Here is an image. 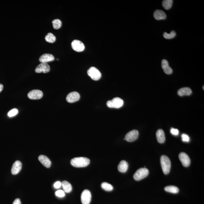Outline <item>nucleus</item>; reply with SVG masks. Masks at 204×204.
<instances>
[{"label": "nucleus", "instance_id": "obj_1", "mask_svg": "<svg viewBox=\"0 0 204 204\" xmlns=\"http://www.w3.org/2000/svg\"><path fill=\"white\" fill-rule=\"evenodd\" d=\"M90 160L89 159L84 157L75 158L71 159V165L76 168H83L89 165Z\"/></svg>", "mask_w": 204, "mask_h": 204}, {"label": "nucleus", "instance_id": "obj_29", "mask_svg": "<svg viewBox=\"0 0 204 204\" xmlns=\"http://www.w3.org/2000/svg\"><path fill=\"white\" fill-rule=\"evenodd\" d=\"M55 195L58 197L62 198L65 196V194L64 191L63 190H59L55 192Z\"/></svg>", "mask_w": 204, "mask_h": 204}, {"label": "nucleus", "instance_id": "obj_13", "mask_svg": "<svg viewBox=\"0 0 204 204\" xmlns=\"http://www.w3.org/2000/svg\"><path fill=\"white\" fill-rule=\"evenodd\" d=\"M161 67L165 74L170 75L173 73V69L169 66L168 61L166 59H164L162 61Z\"/></svg>", "mask_w": 204, "mask_h": 204}, {"label": "nucleus", "instance_id": "obj_35", "mask_svg": "<svg viewBox=\"0 0 204 204\" xmlns=\"http://www.w3.org/2000/svg\"><path fill=\"white\" fill-rule=\"evenodd\" d=\"M203 89L204 90V86H203Z\"/></svg>", "mask_w": 204, "mask_h": 204}, {"label": "nucleus", "instance_id": "obj_2", "mask_svg": "<svg viewBox=\"0 0 204 204\" xmlns=\"http://www.w3.org/2000/svg\"><path fill=\"white\" fill-rule=\"evenodd\" d=\"M160 162L162 170L165 174H168L170 172L171 168V162L167 156L162 155L161 157Z\"/></svg>", "mask_w": 204, "mask_h": 204}, {"label": "nucleus", "instance_id": "obj_7", "mask_svg": "<svg viewBox=\"0 0 204 204\" xmlns=\"http://www.w3.org/2000/svg\"><path fill=\"white\" fill-rule=\"evenodd\" d=\"M43 96V92L39 90H34L30 91L28 94V97L33 100H39Z\"/></svg>", "mask_w": 204, "mask_h": 204}, {"label": "nucleus", "instance_id": "obj_31", "mask_svg": "<svg viewBox=\"0 0 204 204\" xmlns=\"http://www.w3.org/2000/svg\"><path fill=\"white\" fill-rule=\"evenodd\" d=\"M170 131V133L174 136H177L179 134V131L177 128H172Z\"/></svg>", "mask_w": 204, "mask_h": 204}, {"label": "nucleus", "instance_id": "obj_20", "mask_svg": "<svg viewBox=\"0 0 204 204\" xmlns=\"http://www.w3.org/2000/svg\"><path fill=\"white\" fill-rule=\"evenodd\" d=\"M128 162L124 160H122L121 161L118 165V170L121 173H126L128 170Z\"/></svg>", "mask_w": 204, "mask_h": 204}, {"label": "nucleus", "instance_id": "obj_28", "mask_svg": "<svg viewBox=\"0 0 204 204\" xmlns=\"http://www.w3.org/2000/svg\"><path fill=\"white\" fill-rule=\"evenodd\" d=\"M18 111L17 108H14L10 110L8 113V116L9 117H12L16 116L18 113Z\"/></svg>", "mask_w": 204, "mask_h": 204}, {"label": "nucleus", "instance_id": "obj_32", "mask_svg": "<svg viewBox=\"0 0 204 204\" xmlns=\"http://www.w3.org/2000/svg\"><path fill=\"white\" fill-rule=\"evenodd\" d=\"M61 186V183L59 181H57L54 185V187L56 189L59 188Z\"/></svg>", "mask_w": 204, "mask_h": 204}, {"label": "nucleus", "instance_id": "obj_14", "mask_svg": "<svg viewBox=\"0 0 204 204\" xmlns=\"http://www.w3.org/2000/svg\"><path fill=\"white\" fill-rule=\"evenodd\" d=\"M22 164L20 161H16L13 164L12 167L11 168V172L13 175H16L18 174L21 170L22 168Z\"/></svg>", "mask_w": 204, "mask_h": 204}, {"label": "nucleus", "instance_id": "obj_25", "mask_svg": "<svg viewBox=\"0 0 204 204\" xmlns=\"http://www.w3.org/2000/svg\"><path fill=\"white\" fill-rule=\"evenodd\" d=\"M102 189L107 191H111L113 190V188L112 185L107 182H103L101 184Z\"/></svg>", "mask_w": 204, "mask_h": 204}, {"label": "nucleus", "instance_id": "obj_8", "mask_svg": "<svg viewBox=\"0 0 204 204\" xmlns=\"http://www.w3.org/2000/svg\"><path fill=\"white\" fill-rule=\"evenodd\" d=\"M71 47L74 51L80 52L84 51L85 46L84 44L80 41L75 40L71 42Z\"/></svg>", "mask_w": 204, "mask_h": 204}, {"label": "nucleus", "instance_id": "obj_19", "mask_svg": "<svg viewBox=\"0 0 204 204\" xmlns=\"http://www.w3.org/2000/svg\"><path fill=\"white\" fill-rule=\"evenodd\" d=\"M192 91L189 87H185L178 90V95L179 96H189L191 94Z\"/></svg>", "mask_w": 204, "mask_h": 204}, {"label": "nucleus", "instance_id": "obj_26", "mask_svg": "<svg viewBox=\"0 0 204 204\" xmlns=\"http://www.w3.org/2000/svg\"><path fill=\"white\" fill-rule=\"evenodd\" d=\"M53 27L56 30L61 28L62 23L61 21L59 19H55L52 21Z\"/></svg>", "mask_w": 204, "mask_h": 204}, {"label": "nucleus", "instance_id": "obj_12", "mask_svg": "<svg viewBox=\"0 0 204 204\" xmlns=\"http://www.w3.org/2000/svg\"><path fill=\"white\" fill-rule=\"evenodd\" d=\"M179 158L184 166H189L190 165V160L189 156L184 152H181L179 155Z\"/></svg>", "mask_w": 204, "mask_h": 204}, {"label": "nucleus", "instance_id": "obj_34", "mask_svg": "<svg viewBox=\"0 0 204 204\" xmlns=\"http://www.w3.org/2000/svg\"><path fill=\"white\" fill-rule=\"evenodd\" d=\"M3 89V86L2 84H0V93L2 92Z\"/></svg>", "mask_w": 204, "mask_h": 204}, {"label": "nucleus", "instance_id": "obj_6", "mask_svg": "<svg viewBox=\"0 0 204 204\" xmlns=\"http://www.w3.org/2000/svg\"><path fill=\"white\" fill-rule=\"evenodd\" d=\"M138 131L136 130H133L130 131L126 135L124 140L129 142H132L137 140L138 138Z\"/></svg>", "mask_w": 204, "mask_h": 204}, {"label": "nucleus", "instance_id": "obj_30", "mask_svg": "<svg viewBox=\"0 0 204 204\" xmlns=\"http://www.w3.org/2000/svg\"><path fill=\"white\" fill-rule=\"evenodd\" d=\"M181 138L183 141L188 142L190 141V138L186 134L183 133L181 135Z\"/></svg>", "mask_w": 204, "mask_h": 204}, {"label": "nucleus", "instance_id": "obj_4", "mask_svg": "<svg viewBox=\"0 0 204 204\" xmlns=\"http://www.w3.org/2000/svg\"><path fill=\"white\" fill-rule=\"evenodd\" d=\"M149 173V171L147 168H140L134 174L133 178L136 181L140 180L147 177Z\"/></svg>", "mask_w": 204, "mask_h": 204}, {"label": "nucleus", "instance_id": "obj_22", "mask_svg": "<svg viewBox=\"0 0 204 204\" xmlns=\"http://www.w3.org/2000/svg\"><path fill=\"white\" fill-rule=\"evenodd\" d=\"M165 191L173 193V194H177L179 191V189L177 187L173 186H169L165 187Z\"/></svg>", "mask_w": 204, "mask_h": 204}, {"label": "nucleus", "instance_id": "obj_24", "mask_svg": "<svg viewBox=\"0 0 204 204\" xmlns=\"http://www.w3.org/2000/svg\"><path fill=\"white\" fill-rule=\"evenodd\" d=\"M173 0H164L162 2V6L165 10H169L173 5Z\"/></svg>", "mask_w": 204, "mask_h": 204}, {"label": "nucleus", "instance_id": "obj_21", "mask_svg": "<svg viewBox=\"0 0 204 204\" xmlns=\"http://www.w3.org/2000/svg\"><path fill=\"white\" fill-rule=\"evenodd\" d=\"M61 184L63 191L66 193H71L72 189V186L71 183L67 181H63Z\"/></svg>", "mask_w": 204, "mask_h": 204}, {"label": "nucleus", "instance_id": "obj_17", "mask_svg": "<svg viewBox=\"0 0 204 204\" xmlns=\"http://www.w3.org/2000/svg\"><path fill=\"white\" fill-rule=\"evenodd\" d=\"M153 16L155 19L157 20L165 19L166 15L165 12L161 10H156L153 13Z\"/></svg>", "mask_w": 204, "mask_h": 204}, {"label": "nucleus", "instance_id": "obj_3", "mask_svg": "<svg viewBox=\"0 0 204 204\" xmlns=\"http://www.w3.org/2000/svg\"><path fill=\"white\" fill-rule=\"evenodd\" d=\"M123 100L118 97L114 98L112 100L108 101L107 103V107L111 108H120L123 106Z\"/></svg>", "mask_w": 204, "mask_h": 204}, {"label": "nucleus", "instance_id": "obj_23", "mask_svg": "<svg viewBox=\"0 0 204 204\" xmlns=\"http://www.w3.org/2000/svg\"><path fill=\"white\" fill-rule=\"evenodd\" d=\"M45 40L47 42L53 43L56 40V38L52 33H49L45 37Z\"/></svg>", "mask_w": 204, "mask_h": 204}, {"label": "nucleus", "instance_id": "obj_33", "mask_svg": "<svg viewBox=\"0 0 204 204\" xmlns=\"http://www.w3.org/2000/svg\"><path fill=\"white\" fill-rule=\"evenodd\" d=\"M13 204H21L20 199L19 198H16L13 202Z\"/></svg>", "mask_w": 204, "mask_h": 204}, {"label": "nucleus", "instance_id": "obj_9", "mask_svg": "<svg viewBox=\"0 0 204 204\" xmlns=\"http://www.w3.org/2000/svg\"><path fill=\"white\" fill-rule=\"evenodd\" d=\"M92 195L91 192L87 189L84 190L81 195V201L83 204H89L91 202Z\"/></svg>", "mask_w": 204, "mask_h": 204}, {"label": "nucleus", "instance_id": "obj_10", "mask_svg": "<svg viewBox=\"0 0 204 204\" xmlns=\"http://www.w3.org/2000/svg\"><path fill=\"white\" fill-rule=\"evenodd\" d=\"M50 68L49 65L47 63H41L36 67L35 70V72L37 73H47L49 72Z\"/></svg>", "mask_w": 204, "mask_h": 204}, {"label": "nucleus", "instance_id": "obj_18", "mask_svg": "<svg viewBox=\"0 0 204 204\" xmlns=\"http://www.w3.org/2000/svg\"><path fill=\"white\" fill-rule=\"evenodd\" d=\"M156 136L158 141L160 143L165 142V136L164 131L162 129H159L157 131Z\"/></svg>", "mask_w": 204, "mask_h": 204}, {"label": "nucleus", "instance_id": "obj_5", "mask_svg": "<svg viewBox=\"0 0 204 204\" xmlns=\"http://www.w3.org/2000/svg\"><path fill=\"white\" fill-rule=\"evenodd\" d=\"M87 74L93 80L95 81L99 80L101 77L100 71L96 67H91L88 70Z\"/></svg>", "mask_w": 204, "mask_h": 204}, {"label": "nucleus", "instance_id": "obj_15", "mask_svg": "<svg viewBox=\"0 0 204 204\" xmlns=\"http://www.w3.org/2000/svg\"><path fill=\"white\" fill-rule=\"evenodd\" d=\"M55 59L53 56L51 54L46 53L41 56L39 61L41 63H47L48 62L52 61Z\"/></svg>", "mask_w": 204, "mask_h": 204}, {"label": "nucleus", "instance_id": "obj_27", "mask_svg": "<svg viewBox=\"0 0 204 204\" xmlns=\"http://www.w3.org/2000/svg\"><path fill=\"white\" fill-rule=\"evenodd\" d=\"M176 34L175 32L173 30L171 31L170 34H168L166 32L164 33L163 36L165 39H169L174 38L176 36Z\"/></svg>", "mask_w": 204, "mask_h": 204}, {"label": "nucleus", "instance_id": "obj_16", "mask_svg": "<svg viewBox=\"0 0 204 204\" xmlns=\"http://www.w3.org/2000/svg\"><path fill=\"white\" fill-rule=\"evenodd\" d=\"M38 159L46 168H49L51 166V161L47 156L44 155H41L38 157Z\"/></svg>", "mask_w": 204, "mask_h": 204}, {"label": "nucleus", "instance_id": "obj_11", "mask_svg": "<svg viewBox=\"0 0 204 204\" xmlns=\"http://www.w3.org/2000/svg\"><path fill=\"white\" fill-rule=\"evenodd\" d=\"M80 96L78 93L73 92L70 93L67 95L66 100L68 103H73L79 101Z\"/></svg>", "mask_w": 204, "mask_h": 204}]
</instances>
